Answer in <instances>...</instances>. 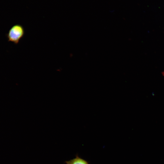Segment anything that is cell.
I'll return each instance as SVG.
<instances>
[{"instance_id": "obj_1", "label": "cell", "mask_w": 164, "mask_h": 164, "mask_svg": "<svg viewBox=\"0 0 164 164\" xmlns=\"http://www.w3.org/2000/svg\"><path fill=\"white\" fill-rule=\"evenodd\" d=\"M25 34L23 27L19 24L13 26L9 29L7 35L9 41L18 44Z\"/></svg>"}, {"instance_id": "obj_2", "label": "cell", "mask_w": 164, "mask_h": 164, "mask_svg": "<svg viewBox=\"0 0 164 164\" xmlns=\"http://www.w3.org/2000/svg\"><path fill=\"white\" fill-rule=\"evenodd\" d=\"M66 164H89L85 160L80 158L78 156L72 159L66 161Z\"/></svg>"}]
</instances>
